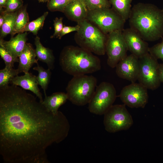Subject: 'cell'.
<instances>
[{
	"instance_id": "6da1fadb",
	"label": "cell",
	"mask_w": 163,
	"mask_h": 163,
	"mask_svg": "<svg viewBox=\"0 0 163 163\" xmlns=\"http://www.w3.org/2000/svg\"><path fill=\"white\" fill-rule=\"evenodd\" d=\"M70 128L62 112L49 111L22 88H0V154L6 162L50 163L46 149L64 140Z\"/></svg>"
},
{
	"instance_id": "7a4b0ae2",
	"label": "cell",
	"mask_w": 163,
	"mask_h": 163,
	"mask_svg": "<svg viewBox=\"0 0 163 163\" xmlns=\"http://www.w3.org/2000/svg\"><path fill=\"white\" fill-rule=\"evenodd\" d=\"M130 28L145 41H153L163 37V11L150 3H139L132 8Z\"/></svg>"
},
{
	"instance_id": "3957f363",
	"label": "cell",
	"mask_w": 163,
	"mask_h": 163,
	"mask_svg": "<svg viewBox=\"0 0 163 163\" xmlns=\"http://www.w3.org/2000/svg\"><path fill=\"white\" fill-rule=\"evenodd\" d=\"M59 63L64 72L73 76L92 73L101 68L100 59L91 52L73 46L63 49L60 55Z\"/></svg>"
},
{
	"instance_id": "277c9868",
	"label": "cell",
	"mask_w": 163,
	"mask_h": 163,
	"mask_svg": "<svg viewBox=\"0 0 163 163\" xmlns=\"http://www.w3.org/2000/svg\"><path fill=\"white\" fill-rule=\"evenodd\" d=\"M97 84L96 78L92 75L73 76L66 88L68 100L78 106L88 104L94 92Z\"/></svg>"
},
{
	"instance_id": "5b68a950",
	"label": "cell",
	"mask_w": 163,
	"mask_h": 163,
	"mask_svg": "<svg viewBox=\"0 0 163 163\" xmlns=\"http://www.w3.org/2000/svg\"><path fill=\"white\" fill-rule=\"evenodd\" d=\"M78 43L81 47L99 55L106 53V36L101 30L84 19L78 22Z\"/></svg>"
},
{
	"instance_id": "8992f818",
	"label": "cell",
	"mask_w": 163,
	"mask_h": 163,
	"mask_svg": "<svg viewBox=\"0 0 163 163\" xmlns=\"http://www.w3.org/2000/svg\"><path fill=\"white\" fill-rule=\"evenodd\" d=\"M86 19L94 23L105 34L123 30L125 21L112 8H101L88 11Z\"/></svg>"
},
{
	"instance_id": "52a82bcc",
	"label": "cell",
	"mask_w": 163,
	"mask_h": 163,
	"mask_svg": "<svg viewBox=\"0 0 163 163\" xmlns=\"http://www.w3.org/2000/svg\"><path fill=\"white\" fill-rule=\"evenodd\" d=\"M116 97V91L113 85L107 82H101L97 86L88 104V110L92 113L104 115L113 105Z\"/></svg>"
},
{
	"instance_id": "ba28073f",
	"label": "cell",
	"mask_w": 163,
	"mask_h": 163,
	"mask_svg": "<svg viewBox=\"0 0 163 163\" xmlns=\"http://www.w3.org/2000/svg\"><path fill=\"white\" fill-rule=\"evenodd\" d=\"M138 80L147 89L154 90L160 86L159 65L157 59L149 53L139 58Z\"/></svg>"
},
{
	"instance_id": "9c48e42d",
	"label": "cell",
	"mask_w": 163,
	"mask_h": 163,
	"mask_svg": "<svg viewBox=\"0 0 163 163\" xmlns=\"http://www.w3.org/2000/svg\"><path fill=\"white\" fill-rule=\"evenodd\" d=\"M125 105H113L104 113L103 123L107 131L114 133L126 130L132 126L133 120Z\"/></svg>"
},
{
	"instance_id": "30bf717a",
	"label": "cell",
	"mask_w": 163,
	"mask_h": 163,
	"mask_svg": "<svg viewBox=\"0 0 163 163\" xmlns=\"http://www.w3.org/2000/svg\"><path fill=\"white\" fill-rule=\"evenodd\" d=\"M105 50L108 56L107 65L112 68L116 67L118 62L127 56L128 49L122 30H116L108 34Z\"/></svg>"
},
{
	"instance_id": "8fae6325",
	"label": "cell",
	"mask_w": 163,
	"mask_h": 163,
	"mask_svg": "<svg viewBox=\"0 0 163 163\" xmlns=\"http://www.w3.org/2000/svg\"><path fill=\"white\" fill-rule=\"evenodd\" d=\"M119 96L124 104L132 108H144L149 98L147 89L140 83L135 82L124 87Z\"/></svg>"
},
{
	"instance_id": "7c38bea8",
	"label": "cell",
	"mask_w": 163,
	"mask_h": 163,
	"mask_svg": "<svg viewBox=\"0 0 163 163\" xmlns=\"http://www.w3.org/2000/svg\"><path fill=\"white\" fill-rule=\"evenodd\" d=\"M116 72L120 78L135 82L138 80L139 71V58L131 53L120 60L116 67Z\"/></svg>"
},
{
	"instance_id": "4fadbf2b",
	"label": "cell",
	"mask_w": 163,
	"mask_h": 163,
	"mask_svg": "<svg viewBox=\"0 0 163 163\" xmlns=\"http://www.w3.org/2000/svg\"><path fill=\"white\" fill-rule=\"evenodd\" d=\"M122 33L128 50L131 53L139 58L149 53L148 43L133 30L127 28Z\"/></svg>"
},
{
	"instance_id": "5bb4252c",
	"label": "cell",
	"mask_w": 163,
	"mask_h": 163,
	"mask_svg": "<svg viewBox=\"0 0 163 163\" xmlns=\"http://www.w3.org/2000/svg\"><path fill=\"white\" fill-rule=\"evenodd\" d=\"M11 83L12 84L21 87L25 90L32 92L38 97L40 102H43L42 94L38 88L36 75L28 72L23 75L16 76L12 79Z\"/></svg>"
},
{
	"instance_id": "9a60e30c",
	"label": "cell",
	"mask_w": 163,
	"mask_h": 163,
	"mask_svg": "<svg viewBox=\"0 0 163 163\" xmlns=\"http://www.w3.org/2000/svg\"><path fill=\"white\" fill-rule=\"evenodd\" d=\"M35 50L30 43H27L24 49L19 56L18 65L17 69L19 73L28 72L34 63L38 64V60L36 59Z\"/></svg>"
},
{
	"instance_id": "2e32d148",
	"label": "cell",
	"mask_w": 163,
	"mask_h": 163,
	"mask_svg": "<svg viewBox=\"0 0 163 163\" xmlns=\"http://www.w3.org/2000/svg\"><path fill=\"white\" fill-rule=\"evenodd\" d=\"M27 35V32H24L18 33L8 41L0 39V45L3 46L14 57L18 58L26 45Z\"/></svg>"
},
{
	"instance_id": "e0dca14e",
	"label": "cell",
	"mask_w": 163,
	"mask_h": 163,
	"mask_svg": "<svg viewBox=\"0 0 163 163\" xmlns=\"http://www.w3.org/2000/svg\"><path fill=\"white\" fill-rule=\"evenodd\" d=\"M88 11L83 0H72L63 12L70 19L78 22L86 19Z\"/></svg>"
},
{
	"instance_id": "ac0fdd59",
	"label": "cell",
	"mask_w": 163,
	"mask_h": 163,
	"mask_svg": "<svg viewBox=\"0 0 163 163\" xmlns=\"http://www.w3.org/2000/svg\"><path fill=\"white\" fill-rule=\"evenodd\" d=\"M68 100L66 93L61 92H55L49 96H45L42 103L50 112L56 114L59 107Z\"/></svg>"
},
{
	"instance_id": "d6986e66",
	"label": "cell",
	"mask_w": 163,
	"mask_h": 163,
	"mask_svg": "<svg viewBox=\"0 0 163 163\" xmlns=\"http://www.w3.org/2000/svg\"><path fill=\"white\" fill-rule=\"evenodd\" d=\"M34 44L36 46L35 52L37 60L46 63L48 68L53 69L54 68L55 59L52 50L44 46L38 36H36L35 38Z\"/></svg>"
},
{
	"instance_id": "ffe728a7",
	"label": "cell",
	"mask_w": 163,
	"mask_h": 163,
	"mask_svg": "<svg viewBox=\"0 0 163 163\" xmlns=\"http://www.w3.org/2000/svg\"><path fill=\"white\" fill-rule=\"evenodd\" d=\"M112 9L126 22L131 10L132 0H109Z\"/></svg>"
},
{
	"instance_id": "44dd1931",
	"label": "cell",
	"mask_w": 163,
	"mask_h": 163,
	"mask_svg": "<svg viewBox=\"0 0 163 163\" xmlns=\"http://www.w3.org/2000/svg\"><path fill=\"white\" fill-rule=\"evenodd\" d=\"M27 8V5H26L18 10L15 24L11 34V37L16 34L21 33L23 29L29 22V17Z\"/></svg>"
},
{
	"instance_id": "7402d4cb",
	"label": "cell",
	"mask_w": 163,
	"mask_h": 163,
	"mask_svg": "<svg viewBox=\"0 0 163 163\" xmlns=\"http://www.w3.org/2000/svg\"><path fill=\"white\" fill-rule=\"evenodd\" d=\"M33 69L38 72V74L37 76V83L43 90L44 95L46 96V90L47 89L51 78V69L48 68L47 69H45L40 66L38 63L37 64V66L34 67Z\"/></svg>"
},
{
	"instance_id": "603a6c76",
	"label": "cell",
	"mask_w": 163,
	"mask_h": 163,
	"mask_svg": "<svg viewBox=\"0 0 163 163\" xmlns=\"http://www.w3.org/2000/svg\"><path fill=\"white\" fill-rule=\"evenodd\" d=\"M18 10L12 12H8L5 21L0 28V39H3L8 34H12L15 24Z\"/></svg>"
},
{
	"instance_id": "cb8c5ba5",
	"label": "cell",
	"mask_w": 163,
	"mask_h": 163,
	"mask_svg": "<svg viewBox=\"0 0 163 163\" xmlns=\"http://www.w3.org/2000/svg\"><path fill=\"white\" fill-rule=\"evenodd\" d=\"M48 14V12L46 11L36 19L29 22L23 29L21 33L30 32L37 35L38 31L42 28L45 20Z\"/></svg>"
},
{
	"instance_id": "d4e9b609",
	"label": "cell",
	"mask_w": 163,
	"mask_h": 163,
	"mask_svg": "<svg viewBox=\"0 0 163 163\" xmlns=\"http://www.w3.org/2000/svg\"><path fill=\"white\" fill-rule=\"evenodd\" d=\"M19 74L17 69L5 67L0 70V88L9 85L12 79Z\"/></svg>"
},
{
	"instance_id": "484cf974",
	"label": "cell",
	"mask_w": 163,
	"mask_h": 163,
	"mask_svg": "<svg viewBox=\"0 0 163 163\" xmlns=\"http://www.w3.org/2000/svg\"><path fill=\"white\" fill-rule=\"evenodd\" d=\"M0 55L5 64V67L13 68L15 62H18V58L14 57L3 46L0 45Z\"/></svg>"
},
{
	"instance_id": "4316f807",
	"label": "cell",
	"mask_w": 163,
	"mask_h": 163,
	"mask_svg": "<svg viewBox=\"0 0 163 163\" xmlns=\"http://www.w3.org/2000/svg\"><path fill=\"white\" fill-rule=\"evenodd\" d=\"M72 0H49L47 7L51 11H59L63 12L67 5Z\"/></svg>"
},
{
	"instance_id": "83f0119b",
	"label": "cell",
	"mask_w": 163,
	"mask_h": 163,
	"mask_svg": "<svg viewBox=\"0 0 163 163\" xmlns=\"http://www.w3.org/2000/svg\"><path fill=\"white\" fill-rule=\"evenodd\" d=\"M88 10H92L101 8H109L111 5L108 0H83Z\"/></svg>"
},
{
	"instance_id": "f1b7e54d",
	"label": "cell",
	"mask_w": 163,
	"mask_h": 163,
	"mask_svg": "<svg viewBox=\"0 0 163 163\" xmlns=\"http://www.w3.org/2000/svg\"><path fill=\"white\" fill-rule=\"evenodd\" d=\"M149 53L156 59L163 61V38L161 42L149 48Z\"/></svg>"
},
{
	"instance_id": "f546056e",
	"label": "cell",
	"mask_w": 163,
	"mask_h": 163,
	"mask_svg": "<svg viewBox=\"0 0 163 163\" xmlns=\"http://www.w3.org/2000/svg\"><path fill=\"white\" fill-rule=\"evenodd\" d=\"M23 6L22 0H8L4 8L8 12L18 10Z\"/></svg>"
},
{
	"instance_id": "4dcf8cb0",
	"label": "cell",
	"mask_w": 163,
	"mask_h": 163,
	"mask_svg": "<svg viewBox=\"0 0 163 163\" xmlns=\"http://www.w3.org/2000/svg\"><path fill=\"white\" fill-rule=\"evenodd\" d=\"M62 19V18L60 17L56 18L54 20V32L53 35L51 37V38L59 37L63 27Z\"/></svg>"
},
{
	"instance_id": "1f68e13d",
	"label": "cell",
	"mask_w": 163,
	"mask_h": 163,
	"mask_svg": "<svg viewBox=\"0 0 163 163\" xmlns=\"http://www.w3.org/2000/svg\"><path fill=\"white\" fill-rule=\"evenodd\" d=\"M79 28L80 26L78 24L73 27L64 26L58 37L59 39H60L63 36L66 34L73 31L78 32Z\"/></svg>"
},
{
	"instance_id": "d6a6232c",
	"label": "cell",
	"mask_w": 163,
	"mask_h": 163,
	"mask_svg": "<svg viewBox=\"0 0 163 163\" xmlns=\"http://www.w3.org/2000/svg\"><path fill=\"white\" fill-rule=\"evenodd\" d=\"M0 28H1L5 21L8 12L3 8L0 9Z\"/></svg>"
},
{
	"instance_id": "836d02e7",
	"label": "cell",
	"mask_w": 163,
	"mask_h": 163,
	"mask_svg": "<svg viewBox=\"0 0 163 163\" xmlns=\"http://www.w3.org/2000/svg\"><path fill=\"white\" fill-rule=\"evenodd\" d=\"M158 71L160 81L163 83V63L159 64Z\"/></svg>"
},
{
	"instance_id": "e575fe53",
	"label": "cell",
	"mask_w": 163,
	"mask_h": 163,
	"mask_svg": "<svg viewBox=\"0 0 163 163\" xmlns=\"http://www.w3.org/2000/svg\"><path fill=\"white\" fill-rule=\"evenodd\" d=\"M8 0H0V9L5 8Z\"/></svg>"
},
{
	"instance_id": "d590c367",
	"label": "cell",
	"mask_w": 163,
	"mask_h": 163,
	"mask_svg": "<svg viewBox=\"0 0 163 163\" xmlns=\"http://www.w3.org/2000/svg\"><path fill=\"white\" fill-rule=\"evenodd\" d=\"M42 2H47L49 0H41Z\"/></svg>"
},
{
	"instance_id": "8d00e7d4",
	"label": "cell",
	"mask_w": 163,
	"mask_h": 163,
	"mask_svg": "<svg viewBox=\"0 0 163 163\" xmlns=\"http://www.w3.org/2000/svg\"><path fill=\"white\" fill-rule=\"evenodd\" d=\"M37 0L39 2H41V0Z\"/></svg>"
},
{
	"instance_id": "74e56055",
	"label": "cell",
	"mask_w": 163,
	"mask_h": 163,
	"mask_svg": "<svg viewBox=\"0 0 163 163\" xmlns=\"http://www.w3.org/2000/svg\"><path fill=\"white\" fill-rule=\"evenodd\" d=\"M162 11H163V7L162 9Z\"/></svg>"
}]
</instances>
